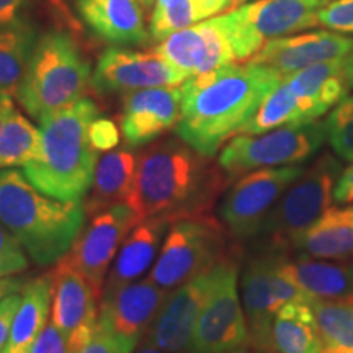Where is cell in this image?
<instances>
[{"label":"cell","instance_id":"1","mask_svg":"<svg viewBox=\"0 0 353 353\" xmlns=\"http://www.w3.org/2000/svg\"><path fill=\"white\" fill-rule=\"evenodd\" d=\"M281 79L276 70L250 61L187 79L180 85L182 113L175 134L201 156L213 157L232 134H239Z\"/></svg>","mask_w":353,"mask_h":353},{"label":"cell","instance_id":"2","mask_svg":"<svg viewBox=\"0 0 353 353\" xmlns=\"http://www.w3.org/2000/svg\"><path fill=\"white\" fill-rule=\"evenodd\" d=\"M226 183V174L182 139L157 141L138 154L128 205L139 219L169 218L172 223L208 214Z\"/></svg>","mask_w":353,"mask_h":353},{"label":"cell","instance_id":"3","mask_svg":"<svg viewBox=\"0 0 353 353\" xmlns=\"http://www.w3.org/2000/svg\"><path fill=\"white\" fill-rule=\"evenodd\" d=\"M100 117L90 99L44 114L39 120L41 151L23 167L30 183L63 201L83 200L94 183L99 151L88 139V126Z\"/></svg>","mask_w":353,"mask_h":353},{"label":"cell","instance_id":"4","mask_svg":"<svg viewBox=\"0 0 353 353\" xmlns=\"http://www.w3.org/2000/svg\"><path fill=\"white\" fill-rule=\"evenodd\" d=\"M83 200L63 201L44 195L23 170L0 169V223L38 265L63 259L85 226Z\"/></svg>","mask_w":353,"mask_h":353},{"label":"cell","instance_id":"5","mask_svg":"<svg viewBox=\"0 0 353 353\" xmlns=\"http://www.w3.org/2000/svg\"><path fill=\"white\" fill-rule=\"evenodd\" d=\"M92 83L90 63L76 39L63 30L39 33L17 100L33 120L85 99Z\"/></svg>","mask_w":353,"mask_h":353},{"label":"cell","instance_id":"6","mask_svg":"<svg viewBox=\"0 0 353 353\" xmlns=\"http://www.w3.org/2000/svg\"><path fill=\"white\" fill-rule=\"evenodd\" d=\"M341 174V162L332 154H322L307 170H303L263 221L259 231L263 241L275 250L293 247L299 234L330 208Z\"/></svg>","mask_w":353,"mask_h":353},{"label":"cell","instance_id":"7","mask_svg":"<svg viewBox=\"0 0 353 353\" xmlns=\"http://www.w3.org/2000/svg\"><path fill=\"white\" fill-rule=\"evenodd\" d=\"M325 139L324 123L286 125L260 134H239L224 145L218 165L231 182L259 169L303 164Z\"/></svg>","mask_w":353,"mask_h":353},{"label":"cell","instance_id":"8","mask_svg":"<svg viewBox=\"0 0 353 353\" xmlns=\"http://www.w3.org/2000/svg\"><path fill=\"white\" fill-rule=\"evenodd\" d=\"M329 0H255L223 15L236 63L250 61L270 39L290 37L317 23Z\"/></svg>","mask_w":353,"mask_h":353},{"label":"cell","instance_id":"9","mask_svg":"<svg viewBox=\"0 0 353 353\" xmlns=\"http://www.w3.org/2000/svg\"><path fill=\"white\" fill-rule=\"evenodd\" d=\"M226 255L224 228L208 214L179 219L167 232L151 278L167 291L211 270Z\"/></svg>","mask_w":353,"mask_h":353},{"label":"cell","instance_id":"10","mask_svg":"<svg viewBox=\"0 0 353 353\" xmlns=\"http://www.w3.org/2000/svg\"><path fill=\"white\" fill-rule=\"evenodd\" d=\"M237 276V260L232 254H226L214 267L213 290L198 316L190 353H228L249 341Z\"/></svg>","mask_w":353,"mask_h":353},{"label":"cell","instance_id":"11","mask_svg":"<svg viewBox=\"0 0 353 353\" xmlns=\"http://www.w3.org/2000/svg\"><path fill=\"white\" fill-rule=\"evenodd\" d=\"M303 170L299 165L268 167L239 176L219 208L228 232L236 239L257 236L273 206L296 182Z\"/></svg>","mask_w":353,"mask_h":353},{"label":"cell","instance_id":"12","mask_svg":"<svg viewBox=\"0 0 353 353\" xmlns=\"http://www.w3.org/2000/svg\"><path fill=\"white\" fill-rule=\"evenodd\" d=\"M280 255H265L250 260L242 275V301L250 341L272 345V325L276 312L288 303L312 301L278 265Z\"/></svg>","mask_w":353,"mask_h":353},{"label":"cell","instance_id":"13","mask_svg":"<svg viewBox=\"0 0 353 353\" xmlns=\"http://www.w3.org/2000/svg\"><path fill=\"white\" fill-rule=\"evenodd\" d=\"M90 218V223L82 228L65 255L88 281L100 301L110 265L128 234L141 219L128 203L114 205Z\"/></svg>","mask_w":353,"mask_h":353},{"label":"cell","instance_id":"14","mask_svg":"<svg viewBox=\"0 0 353 353\" xmlns=\"http://www.w3.org/2000/svg\"><path fill=\"white\" fill-rule=\"evenodd\" d=\"M190 79L188 74L157 52H138L121 46L107 48L97 61L92 87L97 94H131L154 87H175Z\"/></svg>","mask_w":353,"mask_h":353},{"label":"cell","instance_id":"15","mask_svg":"<svg viewBox=\"0 0 353 353\" xmlns=\"http://www.w3.org/2000/svg\"><path fill=\"white\" fill-rule=\"evenodd\" d=\"M214 267L167 294L161 311L141 342L169 353H190L198 316L213 290Z\"/></svg>","mask_w":353,"mask_h":353},{"label":"cell","instance_id":"16","mask_svg":"<svg viewBox=\"0 0 353 353\" xmlns=\"http://www.w3.org/2000/svg\"><path fill=\"white\" fill-rule=\"evenodd\" d=\"M156 52L190 77L236 63L223 15L172 33Z\"/></svg>","mask_w":353,"mask_h":353},{"label":"cell","instance_id":"17","mask_svg":"<svg viewBox=\"0 0 353 353\" xmlns=\"http://www.w3.org/2000/svg\"><path fill=\"white\" fill-rule=\"evenodd\" d=\"M52 275L51 321L69 337L70 353L83 345L97 329L99 298L68 255L56 262Z\"/></svg>","mask_w":353,"mask_h":353},{"label":"cell","instance_id":"18","mask_svg":"<svg viewBox=\"0 0 353 353\" xmlns=\"http://www.w3.org/2000/svg\"><path fill=\"white\" fill-rule=\"evenodd\" d=\"M182 113V87H154L121 100L120 131L128 148H143L176 126Z\"/></svg>","mask_w":353,"mask_h":353},{"label":"cell","instance_id":"19","mask_svg":"<svg viewBox=\"0 0 353 353\" xmlns=\"http://www.w3.org/2000/svg\"><path fill=\"white\" fill-rule=\"evenodd\" d=\"M167 291L151 278L101 294L99 325L108 332L139 343L164 304Z\"/></svg>","mask_w":353,"mask_h":353},{"label":"cell","instance_id":"20","mask_svg":"<svg viewBox=\"0 0 353 353\" xmlns=\"http://www.w3.org/2000/svg\"><path fill=\"white\" fill-rule=\"evenodd\" d=\"M353 50V38L329 30L270 39L250 63L276 70L280 76H290L309 65L347 57Z\"/></svg>","mask_w":353,"mask_h":353},{"label":"cell","instance_id":"21","mask_svg":"<svg viewBox=\"0 0 353 353\" xmlns=\"http://www.w3.org/2000/svg\"><path fill=\"white\" fill-rule=\"evenodd\" d=\"M83 25L112 46H148L152 38L138 0H74Z\"/></svg>","mask_w":353,"mask_h":353},{"label":"cell","instance_id":"22","mask_svg":"<svg viewBox=\"0 0 353 353\" xmlns=\"http://www.w3.org/2000/svg\"><path fill=\"white\" fill-rule=\"evenodd\" d=\"M172 224L174 223L169 218L162 216L139 221L118 250L101 294L112 293L121 286L138 281V278L143 276L152 263H156L164 244L162 239Z\"/></svg>","mask_w":353,"mask_h":353},{"label":"cell","instance_id":"23","mask_svg":"<svg viewBox=\"0 0 353 353\" xmlns=\"http://www.w3.org/2000/svg\"><path fill=\"white\" fill-rule=\"evenodd\" d=\"M343 59L345 57L309 65L283 77L296 97L306 123L316 121L345 99L348 87L343 76Z\"/></svg>","mask_w":353,"mask_h":353},{"label":"cell","instance_id":"24","mask_svg":"<svg viewBox=\"0 0 353 353\" xmlns=\"http://www.w3.org/2000/svg\"><path fill=\"white\" fill-rule=\"evenodd\" d=\"M280 270L312 299L353 296V262H317L307 257L278 259Z\"/></svg>","mask_w":353,"mask_h":353},{"label":"cell","instance_id":"25","mask_svg":"<svg viewBox=\"0 0 353 353\" xmlns=\"http://www.w3.org/2000/svg\"><path fill=\"white\" fill-rule=\"evenodd\" d=\"M136 162L130 149H113L103 154L95 169L94 183L83 200L87 216H95L114 205L128 203L134 185Z\"/></svg>","mask_w":353,"mask_h":353},{"label":"cell","instance_id":"26","mask_svg":"<svg viewBox=\"0 0 353 353\" xmlns=\"http://www.w3.org/2000/svg\"><path fill=\"white\" fill-rule=\"evenodd\" d=\"M52 306V275L26 281L21 288V301L13 317L6 353H30L39 334L46 327Z\"/></svg>","mask_w":353,"mask_h":353},{"label":"cell","instance_id":"27","mask_svg":"<svg viewBox=\"0 0 353 353\" xmlns=\"http://www.w3.org/2000/svg\"><path fill=\"white\" fill-rule=\"evenodd\" d=\"M293 249L312 259H347L353 255V206L329 208L299 234Z\"/></svg>","mask_w":353,"mask_h":353},{"label":"cell","instance_id":"28","mask_svg":"<svg viewBox=\"0 0 353 353\" xmlns=\"http://www.w3.org/2000/svg\"><path fill=\"white\" fill-rule=\"evenodd\" d=\"M38 38L39 28L33 19L0 28V88L10 97H17Z\"/></svg>","mask_w":353,"mask_h":353},{"label":"cell","instance_id":"29","mask_svg":"<svg viewBox=\"0 0 353 353\" xmlns=\"http://www.w3.org/2000/svg\"><path fill=\"white\" fill-rule=\"evenodd\" d=\"M275 353H322L314 314L306 303H288L276 312L272 325Z\"/></svg>","mask_w":353,"mask_h":353},{"label":"cell","instance_id":"30","mask_svg":"<svg viewBox=\"0 0 353 353\" xmlns=\"http://www.w3.org/2000/svg\"><path fill=\"white\" fill-rule=\"evenodd\" d=\"M232 7V0H170L154 7L149 33L154 41H164L172 33L200 23Z\"/></svg>","mask_w":353,"mask_h":353},{"label":"cell","instance_id":"31","mask_svg":"<svg viewBox=\"0 0 353 353\" xmlns=\"http://www.w3.org/2000/svg\"><path fill=\"white\" fill-rule=\"evenodd\" d=\"M322 350L353 353V296L341 299H312Z\"/></svg>","mask_w":353,"mask_h":353},{"label":"cell","instance_id":"32","mask_svg":"<svg viewBox=\"0 0 353 353\" xmlns=\"http://www.w3.org/2000/svg\"><path fill=\"white\" fill-rule=\"evenodd\" d=\"M41 151V131L13 110L0 130V169H17L34 161Z\"/></svg>","mask_w":353,"mask_h":353},{"label":"cell","instance_id":"33","mask_svg":"<svg viewBox=\"0 0 353 353\" xmlns=\"http://www.w3.org/2000/svg\"><path fill=\"white\" fill-rule=\"evenodd\" d=\"M294 123L306 121H304L303 110L299 107L296 97L281 79V82L265 97L254 117L241 128L239 134H260V132L294 125Z\"/></svg>","mask_w":353,"mask_h":353},{"label":"cell","instance_id":"34","mask_svg":"<svg viewBox=\"0 0 353 353\" xmlns=\"http://www.w3.org/2000/svg\"><path fill=\"white\" fill-rule=\"evenodd\" d=\"M330 148L343 161H353V95L335 105L324 123Z\"/></svg>","mask_w":353,"mask_h":353},{"label":"cell","instance_id":"35","mask_svg":"<svg viewBox=\"0 0 353 353\" xmlns=\"http://www.w3.org/2000/svg\"><path fill=\"white\" fill-rule=\"evenodd\" d=\"M28 254L0 223V278L17 276L28 268Z\"/></svg>","mask_w":353,"mask_h":353},{"label":"cell","instance_id":"36","mask_svg":"<svg viewBox=\"0 0 353 353\" xmlns=\"http://www.w3.org/2000/svg\"><path fill=\"white\" fill-rule=\"evenodd\" d=\"M317 23L337 33H353V0H329L317 15Z\"/></svg>","mask_w":353,"mask_h":353},{"label":"cell","instance_id":"37","mask_svg":"<svg viewBox=\"0 0 353 353\" xmlns=\"http://www.w3.org/2000/svg\"><path fill=\"white\" fill-rule=\"evenodd\" d=\"M136 347H138L136 342L108 332L100 327L97 322V329L90 335V339L74 353H132Z\"/></svg>","mask_w":353,"mask_h":353},{"label":"cell","instance_id":"38","mask_svg":"<svg viewBox=\"0 0 353 353\" xmlns=\"http://www.w3.org/2000/svg\"><path fill=\"white\" fill-rule=\"evenodd\" d=\"M88 139L95 151L108 152L113 151L120 143V131L113 120L99 117L88 126Z\"/></svg>","mask_w":353,"mask_h":353},{"label":"cell","instance_id":"39","mask_svg":"<svg viewBox=\"0 0 353 353\" xmlns=\"http://www.w3.org/2000/svg\"><path fill=\"white\" fill-rule=\"evenodd\" d=\"M30 353H70L69 337L54 322H48Z\"/></svg>","mask_w":353,"mask_h":353},{"label":"cell","instance_id":"40","mask_svg":"<svg viewBox=\"0 0 353 353\" xmlns=\"http://www.w3.org/2000/svg\"><path fill=\"white\" fill-rule=\"evenodd\" d=\"M37 3L38 0H0V28L33 19L32 13Z\"/></svg>","mask_w":353,"mask_h":353},{"label":"cell","instance_id":"41","mask_svg":"<svg viewBox=\"0 0 353 353\" xmlns=\"http://www.w3.org/2000/svg\"><path fill=\"white\" fill-rule=\"evenodd\" d=\"M21 293H12L0 299V353H6L8 337H10L12 322L20 306Z\"/></svg>","mask_w":353,"mask_h":353},{"label":"cell","instance_id":"42","mask_svg":"<svg viewBox=\"0 0 353 353\" xmlns=\"http://www.w3.org/2000/svg\"><path fill=\"white\" fill-rule=\"evenodd\" d=\"M334 201L337 205H348L353 201V161L345 170H342L334 190Z\"/></svg>","mask_w":353,"mask_h":353},{"label":"cell","instance_id":"43","mask_svg":"<svg viewBox=\"0 0 353 353\" xmlns=\"http://www.w3.org/2000/svg\"><path fill=\"white\" fill-rule=\"evenodd\" d=\"M26 281L20 280L17 276H7V278H0V299H3L8 294L12 293H19L23 288V285Z\"/></svg>","mask_w":353,"mask_h":353},{"label":"cell","instance_id":"44","mask_svg":"<svg viewBox=\"0 0 353 353\" xmlns=\"http://www.w3.org/2000/svg\"><path fill=\"white\" fill-rule=\"evenodd\" d=\"M228 353H275V350L270 347H265V345H260V343L254 342V341H247L245 343H242L241 347L234 348V350L228 352Z\"/></svg>","mask_w":353,"mask_h":353},{"label":"cell","instance_id":"45","mask_svg":"<svg viewBox=\"0 0 353 353\" xmlns=\"http://www.w3.org/2000/svg\"><path fill=\"white\" fill-rule=\"evenodd\" d=\"M343 76H345L348 90H353V50L343 59Z\"/></svg>","mask_w":353,"mask_h":353},{"label":"cell","instance_id":"46","mask_svg":"<svg viewBox=\"0 0 353 353\" xmlns=\"http://www.w3.org/2000/svg\"><path fill=\"white\" fill-rule=\"evenodd\" d=\"M132 353H169V352H164V350H161V348L149 345V343L139 342L138 347L134 348V352H132Z\"/></svg>","mask_w":353,"mask_h":353},{"label":"cell","instance_id":"47","mask_svg":"<svg viewBox=\"0 0 353 353\" xmlns=\"http://www.w3.org/2000/svg\"><path fill=\"white\" fill-rule=\"evenodd\" d=\"M13 103L12 105H6V107L0 108V130H2L3 123H6V120L8 118V114H10L13 112Z\"/></svg>","mask_w":353,"mask_h":353},{"label":"cell","instance_id":"48","mask_svg":"<svg viewBox=\"0 0 353 353\" xmlns=\"http://www.w3.org/2000/svg\"><path fill=\"white\" fill-rule=\"evenodd\" d=\"M12 99H13V97H10L7 94V92H3L2 88H0V108L6 107V105H12L13 103Z\"/></svg>","mask_w":353,"mask_h":353},{"label":"cell","instance_id":"49","mask_svg":"<svg viewBox=\"0 0 353 353\" xmlns=\"http://www.w3.org/2000/svg\"><path fill=\"white\" fill-rule=\"evenodd\" d=\"M138 2L143 6L144 8H151L154 3H156V0H138Z\"/></svg>","mask_w":353,"mask_h":353},{"label":"cell","instance_id":"50","mask_svg":"<svg viewBox=\"0 0 353 353\" xmlns=\"http://www.w3.org/2000/svg\"><path fill=\"white\" fill-rule=\"evenodd\" d=\"M170 0H156V3H154V7H161V6H165V3H169Z\"/></svg>","mask_w":353,"mask_h":353},{"label":"cell","instance_id":"51","mask_svg":"<svg viewBox=\"0 0 353 353\" xmlns=\"http://www.w3.org/2000/svg\"><path fill=\"white\" fill-rule=\"evenodd\" d=\"M245 2V0H232V6H236V3H242Z\"/></svg>","mask_w":353,"mask_h":353},{"label":"cell","instance_id":"52","mask_svg":"<svg viewBox=\"0 0 353 353\" xmlns=\"http://www.w3.org/2000/svg\"><path fill=\"white\" fill-rule=\"evenodd\" d=\"M322 353H343V352H329V350H322Z\"/></svg>","mask_w":353,"mask_h":353}]
</instances>
